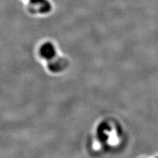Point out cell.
I'll return each instance as SVG.
<instances>
[{
	"label": "cell",
	"instance_id": "7a4b0ae2",
	"mask_svg": "<svg viewBox=\"0 0 158 158\" xmlns=\"http://www.w3.org/2000/svg\"><path fill=\"white\" fill-rule=\"evenodd\" d=\"M31 6L35 8L38 13L44 14L50 11L51 4L48 0H30Z\"/></svg>",
	"mask_w": 158,
	"mask_h": 158
},
{
	"label": "cell",
	"instance_id": "6da1fadb",
	"mask_svg": "<svg viewBox=\"0 0 158 158\" xmlns=\"http://www.w3.org/2000/svg\"><path fill=\"white\" fill-rule=\"evenodd\" d=\"M40 57L46 60L52 61L56 57L57 51L55 46L51 42L44 43L39 49Z\"/></svg>",
	"mask_w": 158,
	"mask_h": 158
},
{
	"label": "cell",
	"instance_id": "3957f363",
	"mask_svg": "<svg viewBox=\"0 0 158 158\" xmlns=\"http://www.w3.org/2000/svg\"><path fill=\"white\" fill-rule=\"evenodd\" d=\"M52 63L49 66V69L53 73H59L62 71L66 66V62L63 58H54L50 61Z\"/></svg>",
	"mask_w": 158,
	"mask_h": 158
}]
</instances>
